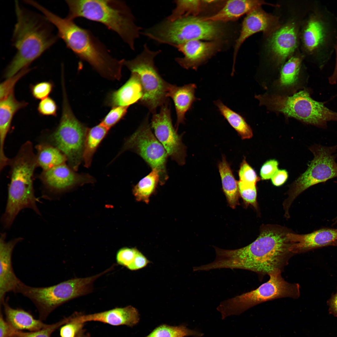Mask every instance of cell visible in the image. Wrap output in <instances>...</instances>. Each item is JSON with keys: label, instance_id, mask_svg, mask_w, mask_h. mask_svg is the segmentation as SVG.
I'll return each instance as SVG.
<instances>
[{"label": "cell", "instance_id": "816d5d0a", "mask_svg": "<svg viewBox=\"0 0 337 337\" xmlns=\"http://www.w3.org/2000/svg\"><path fill=\"white\" fill-rule=\"evenodd\" d=\"M76 337H90L89 333L86 332L85 330L83 329L78 334Z\"/></svg>", "mask_w": 337, "mask_h": 337}, {"label": "cell", "instance_id": "c3c4849f", "mask_svg": "<svg viewBox=\"0 0 337 337\" xmlns=\"http://www.w3.org/2000/svg\"><path fill=\"white\" fill-rule=\"evenodd\" d=\"M288 177V174L286 170H278L271 178L273 184L278 186L284 183Z\"/></svg>", "mask_w": 337, "mask_h": 337}, {"label": "cell", "instance_id": "f6af8a7d", "mask_svg": "<svg viewBox=\"0 0 337 337\" xmlns=\"http://www.w3.org/2000/svg\"><path fill=\"white\" fill-rule=\"evenodd\" d=\"M278 163L275 159H271L266 162L262 166L260 170V175L262 180L271 178L278 170Z\"/></svg>", "mask_w": 337, "mask_h": 337}, {"label": "cell", "instance_id": "ba28073f", "mask_svg": "<svg viewBox=\"0 0 337 337\" xmlns=\"http://www.w3.org/2000/svg\"><path fill=\"white\" fill-rule=\"evenodd\" d=\"M222 33L216 22L190 16L173 21L166 19L141 34L159 43L174 46L191 40L214 41Z\"/></svg>", "mask_w": 337, "mask_h": 337}, {"label": "cell", "instance_id": "f5cc1de1", "mask_svg": "<svg viewBox=\"0 0 337 337\" xmlns=\"http://www.w3.org/2000/svg\"><path fill=\"white\" fill-rule=\"evenodd\" d=\"M332 246H336L337 247V241L334 242L332 244Z\"/></svg>", "mask_w": 337, "mask_h": 337}, {"label": "cell", "instance_id": "2e32d148", "mask_svg": "<svg viewBox=\"0 0 337 337\" xmlns=\"http://www.w3.org/2000/svg\"><path fill=\"white\" fill-rule=\"evenodd\" d=\"M65 164L43 170L41 179L51 192L60 193L77 186L95 182L87 174L78 173Z\"/></svg>", "mask_w": 337, "mask_h": 337}, {"label": "cell", "instance_id": "f35d334b", "mask_svg": "<svg viewBox=\"0 0 337 337\" xmlns=\"http://www.w3.org/2000/svg\"><path fill=\"white\" fill-rule=\"evenodd\" d=\"M31 70L27 68L24 69L14 76L7 78L1 83L0 85V100H1L7 96L14 91V88L17 82Z\"/></svg>", "mask_w": 337, "mask_h": 337}, {"label": "cell", "instance_id": "44dd1931", "mask_svg": "<svg viewBox=\"0 0 337 337\" xmlns=\"http://www.w3.org/2000/svg\"><path fill=\"white\" fill-rule=\"evenodd\" d=\"M287 237L291 243L290 251L294 254L300 253L332 245L337 241V229L322 228L305 234L288 232Z\"/></svg>", "mask_w": 337, "mask_h": 337}, {"label": "cell", "instance_id": "4316f807", "mask_svg": "<svg viewBox=\"0 0 337 337\" xmlns=\"http://www.w3.org/2000/svg\"><path fill=\"white\" fill-rule=\"evenodd\" d=\"M2 305L7 321L16 331L23 330L30 331H37L48 326L50 324L43 323L40 320L34 318L29 313L20 309L11 307L5 301Z\"/></svg>", "mask_w": 337, "mask_h": 337}, {"label": "cell", "instance_id": "484cf974", "mask_svg": "<svg viewBox=\"0 0 337 337\" xmlns=\"http://www.w3.org/2000/svg\"><path fill=\"white\" fill-rule=\"evenodd\" d=\"M265 4L276 6L262 0H229L227 2L223 8L217 13L203 18L205 20L216 22L232 21Z\"/></svg>", "mask_w": 337, "mask_h": 337}, {"label": "cell", "instance_id": "6da1fadb", "mask_svg": "<svg viewBox=\"0 0 337 337\" xmlns=\"http://www.w3.org/2000/svg\"><path fill=\"white\" fill-rule=\"evenodd\" d=\"M288 232L281 227L267 226L255 241L245 247L227 250L214 247L215 258L208 267L211 270L241 269L268 275L281 270L294 254L290 250Z\"/></svg>", "mask_w": 337, "mask_h": 337}, {"label": "cell", "instance_id": "d6986e66", "mask_svg": "<svg viewBox=\"0 0 337 337\" xmlns=\"http://www.w3.org/2000/svg\"><path fill=\"white\" fill-rule=\"evenodd\" d=\"M69 318L70 320L83 323L97 321L113 326L126 325L130 327L136 325L139 320L137 310L131 305L88 315L75 313Z\"/></svg>", "mask_w": 337, "mask_h": 337}, {"label": "cell", "instance_id": "52a82bcc", "mask_svg": "<svg viewBox=\"0 0 337 337\" xmlns=\"http://www.w3.org/2000/svg\"><path fill=\"white\" fill-rule=\"evenodd\" d=\"M261 105L270 110L284 114L305 123L324 127L327 122L337 121V112L326 107L321 102L311 98L306 90L292 96L265 94L256 96Z\"/></svg>", "mask_w": 337, "mask_h": 337}, {"label": "cell", "instance_id": "f907efd6", "mask_svg": "<svg viewBox=\"0 0 337 337\" xmlns=\"http://www.w3.org/2000/svg\"><path fill=\"white\" fill-rule=\"evenodd\" d=\"M331 307L333 310L337 313V291L330 300Z\"/></svg>", "mask_w": 337, "mask_h": 337}, {"label": "cell", "instance_id": "d6a6232c", "mask_svg": "<svg viewBox=\"0 0 337 337\" xmlns=\"http://www.w3.org/2000/svg\"><path fill=\"white\" fill-rule=\"evenodd\" d=\"M176 7L166 19L170 21L190 16L196 17L201 9L200 0H175Z\"/></svg>", "mask_w": 337, "mask_h": 337}, {"label": "cell", "instance_id": "7bdbcfd3", "mask_svg": "<svg viewBox=\"0 0 337 337\" xmlns=\"http://www.w3.org/2000/svg\"><path fill=\"white\" fill-rule=\"evenodd\" d=\"M61 326L60 330L61 337H76L80 332L83 329L84 324L68 320Z\"/></svg>", "mask_w": 337, "mask_h": 337}, {"label": "cell", "instance_id": "30bf717a", "mask_svg": "<svg viewBox=\"0 0 337 337\" xmlns=\"http://www.w3.org/2000/svg\"><path fill=\"white\" fill-rule=\"evenodd\" d=\"M270 278L256 289L224 300L220 303L217 310L222 319L231 315H238L261 303L276 299L300 295V286L286 281L281 270H275L268 274Z\"/></svg>", "mask_w": 337, "mask_h": 337}, {"label": "cell", "instance_id": "83f0119b", "mask_svg": "<svg viewBox=\"0 0 337 337\" xmlns=\"http://www.w3.org/2000/svg\"><path fill=\"white\" fill-rule=\"evenodd\" d=\"M218 166L223 191L227 202L231 208L235 209L240 204L238 181L235 179L230 165L224 155H222V161L219 163Z\"/></svg>", "mask_w": 337, "mask_h": 337}, {"label": "cell", "instance_id": "7a4b0ae2", "mask_svg": "<svg viewBox=\"0 0 337 337\" xmlns=\"http://www.w3.org/2000/svg\"><path fill=\"white\" fill-rule=\"evenodd\" d=\"M17 22L12 37L15 55L6 68L4 77L9 78L29 65L57 41L53 25L44 16L23 7L15 1Z\"/></svg>", "mask_w": 337, "mask_h": 337}, {"label": "cell", "instance_id": "277c9868", "mask_svg": "<svg viewBox=\"0 0 337 337\" xmlns=\"http://www.w3.org/2000/svg\"><path fill=\"white\" fill-rule=\"evenodd\" d=\"M69 13L73 20L83 18L102 23L116 32L133 50L142 28L135 23L130 8L124 2L111 0H67Z\"/></svg>", "mask_w": 337, "mask_h": 337}, {"label": "cell", "instance_id": "681fc988", "mask_svg": "<svg viewBox=\"0 0 337 337\" xmlns=\"http://www.w3.org/2000/svg\"><path fill=\"white\" fill-rule=\"evenodd\" d=\"M335 52L336 55V61L335 69L333 74L329 78V81L330 83L335 84L337 81V40L336 44Z\"/></svg>", "mask_w": 337, "mask_h": 337}, {"label": "cell", "instance_id": "e575fe53", "mask_svg": "<svg viewBox=\"0 0 337 337\" xmlns=\"http://www.w3.org/2000/svg\"><path fill=\"white\" fill-rule=\"evenodd\" d=\"M202 335L201 333L190 330L184 325L171 326L163 324L156 328L146 337H200Z\"/></svg>", "mask_w": 337, "mask_h": 337}, {"label": "cell", "instance_id": "d590c367", "mask_svg": "<svg viewBox=\"0 0 337 337\" xmlns=\"http://www.w3.org/2000/svg\"><path fill=\"white\" fill-rule=\"evenodd\" d=\"M239 195L242 198L246 207L251 205L257 208V190L256 184L247 183L240 181H238Z\"/></svg>", "mask_w": 337, "mask_h": 337}, {"label": "cell", "instance_id": "60d3db41", "mask_svg": "<svg viewBox=\"0 0 337 337\" xmlns=\"http://www.w3.org/2000/svg\"><path fill=\"white\" fill-rule=\"evenodd\" d=\"M53 88V85L52 82L45 81L31 85L30 90L33 96L35 99L43 100L47 97L52 92Z\"/></svg>", "mask_w": 337, "mask_h": 337}, {"label": "cell", "instance_id": "db71d44e", "mask_svg": "<svg viewBox=\"0 0 337 337\" xmlns=\"http://www.w3.org/2000/svg\"><path fill=\"white\" fill-rule=\"evenodd\" d=\"M334 222H335L334 223H336V222H337V217L335 218V221H334Z\"/></svg>", "mask_w": 337, "mask_h": 337}, {"label": "cell", "instance_id": "1f68e13d", "mask_svg": "<svg viewBox=\"0 0 337 337\" xmlns=\"http://www.w3.org/2000/svg\"><path fill=\"white\" fill-rule=\"evenodd\" d=\"M159 183H160L159 171L156 169H152L133 187V193L136 200L148 203L150 197L155 192Z\"/></svg>", "mask_w": 337, "mask_h": 337}, {"label": "cell", "instance_id": "4dcf8cb0", "mask_svg": "<svg viewBox=\"0 0 337 337\" xmlns=\"http://www.w3.org/2000/svg\"><path fill=\"white\" fill-rule=\"evenodd\" d=\"M36 154L38 166L43 170L65 164V156L56 147L46 144L37 145Z\"/></svg>", "mask_w": 337, "mask_h": 337}, {"label": "cell", "instance_id": "4fadbf2b", "mask_svg": "<svg viewBox=\"0 0 337 337\" xmlns=\"http://www.w3.org/2000/svg\"><path fill=\"white\" fill-rule=\"evenodd\" d=\"M310 150L314 155L306 170L291 185L288 197L284 203L286 212L294 200L310 187L337 177V163L334 154L337 145L330 147L320 145L312 146Z\"/></svg>", "mask_w": 337, "mask_h": 337}, {"label": "cell", "instance_id": "f1b7e54d", "mask_svg": "<svg viewBox=\"0 0 337 337\" xmlns=\"http://www.w3.org/2000/svg\"><path fill=\"white\" fill-rule=\"evenodd\" d=\"M109 130L100 123L88 128L85 141L83 161L84 166L91 165L93 155Z\"/></svg>", "mask_w": 337, "mask_h": 337}, {"label": "cell", "instance_id": "ee69618b", "mask_svg": "<svg viewBox=\"0 0 337 337\" xmlns=\"http://www.w3.org/2000/svg\"><path fill=\"white\" fill-rule=\"evenodd\" d=\"M57 110V106L56 102L49 97L42 100L37 107L39 113L43 115L56 116Z\"/></svg>", "mask_w": 337, "mask_h": 337}, {"label": "cell", "instance_id": "ac0fdd59", "mask_svg": "<svg viewBox=\"0 0 337 337\" xmlns=\"http://www.w3.org/2000/svg\"><path fill=\"white\" fill-rule=\"evenodd\" d=\"M278 24L277 17L265 12L260 7L248 13L243 21L240 33L235 45L233 67L238 51L247 38L259 32L267 34L273 32L278 28Z\"/></svg>", "mask_w": 337, "mask_h": 337}, {"label": "cell", "instance_id": "3957f363", "mask_svg": "<svg viewBox=\"0 0 337 337\" xmlns=\"http://www.w3.org/2000/svg\"><path fill=\"white\" fill-rule=\"evenodd\" d=\"M43 15L58 30L57 35L81 60L88 63L103 77L120 80L124 59L113 57L105 45L90 31L73 20L62 18L45 8Z\"/></svg>", "mask_w": 337, "mask_h": 337}, {"label": "cell", "instance_id": "ffe728a7", "mask_svg": "<svg viewBox=\"0 0 337 337\" xmlns=\"http://www.w3.org/2000/svg\"><path fill=\"white\" fill-rule=\"evenodd\" d=\"M218 44L215 41L204 42L193 40L180 44L174 47L182 52L184 56L177 57L175 61L186 69L197 70L217 50Z\"/></svg>", "mask_w": 337, "mask_h": 337}, {"label": "cell", "instance_id": "5bb4252c", "mask_svg": "<svg viewBox=\"0 0 337 337\" xmlns=\"http://www.w3.org/2000/svg\"><path fill=\"white\" fill-rule=\"evenodd\" d=\"M127 150L139 155L151 168L159 172L160 183L163 185L168 178L166 165L169 157L165 149L152 132L148 118L136 131L126 139L118 155Z\"/></svg>", "mask_w": 337, "mask_h": 337}, {"label": "cell", "instance_id": "ab89813d", "mask_svg": "<svg viewBox=\"0 0 337 337\" xmlns=\"http://www.w3.org/2000/svg\"><path fill=\"white\" fill-rule=\"evenodd\" d=\"M238 173L239 181L243 182L256 184L260 179L254 170L247 162L245 158L241 164Z\"/></svg>", "mask_w": 337, "mask_h": 337}, {"label": "cell", "instance_id": "e0dca14e", "mask_svg": "<svg viewBox=\"0 0 337 337\" xmlns=\"http://www.w3.org/2000/svg\"><path fill=\"white\" fill-rule=\"evenodd\" d=\"M6 234L1 233L0 239V302L5 301L6 294L17 293L22 282L16 275L12 267V256L16 245L23 240L22 237L6 241Z\"/></svg>", "mask_w": 337, "mask_h": 337}, {"label": "cell", "instance_id": "9c48e42d", "mask_svg": "<svg viewBox=\"0 0 337 337\" xmlns=\"http://www.w3.org/2000/svg\"><path fill=\"white\" fill-rule=\"evenodd\" d=\"M105 273L104 271L88 277L72 278L45 287H32L22 282L17 293L22 294L33 303L40 319L43 320L61 305L90 293L94 281Z\"/></svg>", "mask_w": 337, "mask_h": 337}, {"label": "cell", "instance_id": "8992f818", "mask_svg": "<svg viewBox=\"0 0 337 337\" xmlns=\"http://www.w3.org/2000/svg\"><path fill=\"white\" fill-rule=\"evenodd\" d=\"M304 24L302 43L306 54L322 68L335 52L337 40V17L319 1L313 3Z\"/></svg>", "mask_w": 337, "mask_h": 337}, {"label": "cell", "instance_id": "8d00e7d4", "mask_svg": "<svg viewBox=\"0 0 337 337\" xmlns=\"http://www.w3.org/2000/svg\"><path fill=\"white\" fill-rule=\"evenodd\" d=\"M66 317H65L56 323L50 324L47 327L37 331L27 332L17 331L15 337H51L53 332L66 324Z\"/></svg>", "mask_w": 337, "mask_h": 337}, {"label": "cell", "instance_id": "bcb514c9", "mask_svg": "<svg viewBox=\"0 0 337 337\" xmlns=\"http://www.w3.org/2000/svg\"><path fill=\"white\" fill-rule=\"evenodd\" d=\"M149 261L146 257L139 250L132 263L127 268L132 271H135L145 267Z\"/></svg>", "mask_w": 337, "mask_h": 337}, {"label": "cell", "instance_id": "8fae6325", "mask_svg": "<svg viewBox=\"0 0 337 337\" xmlns=\"http://www.w3.org/2000/svg\"><path fill=\"white\" fill-rule=\"evenodd\" d=\"M61 87V115L59 124L51 137L55 146L66 157L69 166L77 171L83 161L88 128L75 116L69 102L65 85L62 84Z\"/></svg>", "mask_w": 337, "mask_h": 337}, {"label": "cell", "instance_id": "f546056e", "mask_svg": "<svg viewBox=\"0 0 337 337\" xmlns=\"http://www.w3.org/2000/svg\"><path fill=\"white\" fill-rule=\"evenodd\" d=\"M214 103L217 107L220 114L242 139L252 137V130L242 115L227 106L220 100L215 101Z\"/></svg>", "mask_w": 337, "mask_h": 337}, {"label": "cell", "instance_id": "b9f144b4", "mask_svg": "<svg viewBox=\"0 0 337 337\" xmlns=\"http://www.w3.org/2000/svg\"><path fill=\"white\" fill-rule=\"evenodd\" d=\"M138 251L136 248L127 247L120 249L116 254L117 262L127 268L134 261Z\"/></svg>", "mask_w": 337, "mask_h": 337}, {"label": "cell", "instance_id": "836d02e7", "mask_svg": "<svg viewBox=\"0 0 337 337\" xmlns=\"http://www.w3.org/2000/svg\"><path fill=\"white\" fill-rule=\"evenodd\" d=\"M302 59L299 56H292L285 63L280 72V83L281 85L288 86L296 82L300 72Z\"/></svg>", "mask_w": 337, "mask_h": 337}, {"label": "cell", "instance_id": "cb8c5ba5", "mask_svg": "<svg viewBox=\"0 0 337 337\" xmlns=\"http://www.w3.org/2000/svg\"><path fill=\"white\" fill-rule=\"evenodd\" d=\"M197 87L194 83H190L181 86L169 84L167 94L168 98L170 97L174 104L177 115L176 130L180 124H184L185 115L192 108L193 103L199 99L195 95Z\"/></svg>", "mask_w": 337, "mask_h": 337}, {"label": "cell", "instance_id": "5b68a950", "mask_svg": "<svg viewBox=\"0 0 337 337\" xmlns=\"http://www.w3.org/2000/svg\"><path fill=\"white\" fill-rule=\"evenodd\" d=\"M10 182L5 211L2 217L6 223L12 224L19 212L26 208L40 212L37 205L33 178L38 166L32 143L27 141L21 147L16 155L9 159Z\"/></svg>", "mask_w": 337, "mask_h": 337}, {"label": "cell", "instance_id": "74e56055", "mask_svg": "<svg viewBox=\"0 0 337 337\" xmlns=\"http://www.w3.org/2000/svg\"><path fill=\"white\" fill-rule=\"evenodd\" d=\"M129 107L123 106L112 107L100 123L109 130L125 116Z\"/></svg>", "mask_w": 337, "mask_h": 337}, {"label": "cell", "instance_id": "7c38bea8", "mask_svg": "<svg viewBox=\"0 0 337 337\" xmlns=\"http://www.w3.org/2000/svg\"><path fill=\"white\" fill-rule=\"evenodd\" d=\"M161 51H151L145 44L141 53L131 60L124 59L123 62L131 73L139 76L144 91L143 97L139 102L153 114L156 113L158 107L168 103L167 94L169 83L161 76L154 62V58Z\"/></svg>", "mask_w": 337, "mask_h": 337}, {"label": "cell", "instance_id": "7dc6e473", "mask_svg": "<svg viewBox=\"0 0 337 337\" xmlns=\"http://www.w3.org/2000/svg\"><path fill=\"white\" fill-rule=\"evenodd\" d=\"M17 331L4 319L1 311L0 315V337H15Z\"/></svg>", "mask_w": 337, "mask_h": 337}, {"label": "cell", "instance_id": "603a6c76", "mask_svg": "<svg viewBox=\"0 0 337 337\" xmlns=\"http://www.w3.org/2000/svg\"><path fill=\"white\" fill-rule=\"evenodd\" d=\"M144 96L140 78L136 73H131L126 82L118 89L110 93L106 98L105 105L112 107L128 106L139 102Z\"/></svg>", "mask_w": 337, "mask_h": 337}, {"label": "cell", "instance_id": "7402d4cb", "mask_svg": "<svg viewBox=\"0 0 337 337\" xmlns=\"http://www.w3.org/2000/svg\"><path fill=\"white\" fill-rule=\"evenodd\" d=\"M270 38V49L276 58L282 62L291 55L298 45V31L295 24L288 23L278 28Z\"/></svg>", "mask_w": 337, "mask_h": 337}, {"label": "cell", "instance_id": "9a60e30c", "mask_svg": "<svg viewBox=\"0 0 337 337\" xmlns=\"http://www.w3.org/2000/svg\"><path fill=\"white\" fill-rule=\"evenodd\" d=\"M151 124L155 137L168 156L178 165H184L186 148L182 142L183 134H178L173 126L168 103L161 107L159 113L153 114Z\"/></svg>", "mask_w": 337, "mask_h": 337}, {"label": "cell", "instance_id": "d4e9b609", "mask_svg": "<svg viewBox=\"0 0 337 337\" xmlns=\"http://www.w3.org/2000/svg\"><path fill=\"white\" fill-rule=\"evenodd\" d=\"M27 103L19 101L15 98L14 91L6 97L0 100V163L4 165L8 160L4 151V145L7 135L15 113L25 107Z\"/></svg>", "mask_w": 337, "mask_h": 337}, {"label": "cell", "instance_id": "11a10c76", "mask_svg": "<svg viewBox=\"0 0 337 337\" xmlns=\"http://www.w3.org/2000/svg\"><path fill=\"white\" fill-rule=\"evenodd\" d=\"M193 267H193V271H194V270H193Z\"/></svg>", "mask_w": 337, "mask_h": 337}]
</instances>
